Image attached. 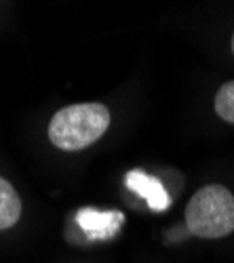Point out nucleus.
<instances>
[{
	"mask_svg": "<svg viewBox=\"0 0 234 263\" xmlns=\"http://www.w3.org/2000/svg\"><path fill=\"white\" fill-rule=\"evenodd\" d=\"M110 126L103 103H74L57 109L49 122V141L63 152H78L99 141Z\"/></svg>",
	"mask_w": 234,
	"mask_h": 263,
	"instance_id": "obj_1",
	"label": "nucleus"
},
{
	"mask_svg": "<svg viewBox=\"0 0 234 263\" xmlns=\"http://www.w3.org/2000/svg\"><path fill=\"white\" fill-rule=\"evenodd\" d=\"M232 53H234V36H232Z\"/></svg>",
	"mask_w": 234,
	"mask_h": 263,
	"instance_id": "obj_7",
	"label": "nucleus"
},
{
	"mask_svg": "<svg viewBox=\"0 0 234 263\" xmlns=\"http://www.w3.org/2000/svg\"><path fill=\"white\" fill-rule=\"evenodd\" d=\"M124 181H127V187H131L137 196H141L148 202V206L154 211H165L171 204V198H169L165 185L156 177H152V175H146L143 171H131L127 173Z\"/></svg>",
	"mask_w": 234,
	"mask_h": 263,
	"instance_id": "obj_3",
	"label": "nucleus"
},
{
	"mask_svg": "<svg viewBox=\"0 0 234 263\" xmlns=\"http://www.w3.org/2000/svg\"><path fill=\"white\" fill-rule=\"evenodd\" d=\"M215 112L222 120L234 124V80L220 86L215 95Z\"/></svg>",
	"mask_w": 234,
	"mask_h": 263,
	"instance_id": "obj_6",
	"label": "nucleus"
},
{
	"mask_svg": "<svg viewBox=\"0 0 234 263\" xmlns=\"http://www.w3.org/2000/svg\"><path fill=\"white\" fill-rule=\"evenodd\" d=\"M186 226L199 238L218 240L234 232V194L224 185L201 187L186 206Z\"/></svg>",
	"mask_w": 234,
	"mask_h": 263,
	"instance_id": "obj_2",
	"label": "nucleus"
},
{
	"mask_svg": "<svg viewBox=\"0 0 234 263\" xmlns=\"http://www.w3.org/2000/svg\"><path fill=\"white\" fill-rule=\"evenodd\" d=\"M21 198L15 187L0 175V232L13 228L21 217Z\"/></svg>",
	"mask_w": 234,
	"mask_h": 263,
	"instance_id": "obj_5",
	"label": "nucleus"
},
{
	"mask_svg": "<svg viewBox=\"0 0 234 263\" xmlns=\"http://www.w3.org/2000/svg\"><path fill=\"white\" fill-rule=\"evenodd\" d=\"M76 219H78L80 228L91 238L103 240V238H112L120 230V223L124 217L120 213H97L91 209H84L78 213Z\"/></svg>",
	"mask_w": 234,
	"mask_h": 263,
	"instance_id": "obj_4",
	"label": "nucleus"
}]
</instances>
